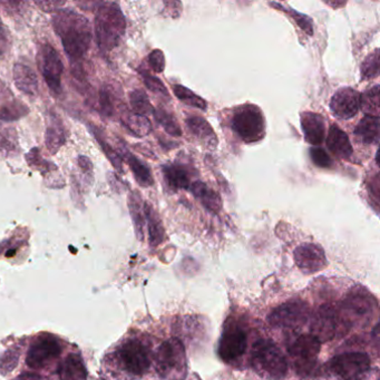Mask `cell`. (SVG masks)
<instances>
[{
    "instance_id": "cell-1",
    "label": "cell",
    "mask_w": 380,
    "mask_h": 380,
    "mask_svg": "<svg viewBox=\"0 0 380 380\" xmlns=\"http://www.w3.org/2000/svg\"><path fill=\"white\" fill-rule=\"evenodd\" d=\"M53 27L70 61L77 63L90 50L93 39L91 23L70 8L57 9L53 15Z\"/></svg>"
},
{
    "instance_id": "cell-2",
    "label": "cell",
    "mask_w": 380,
    "mask_h": 380,
    "mask_svg": "<svg viewBox=\"0 0 380 380\" xmlns=\"http://www.w3.org/2000/svg\"><path fill=\"white\" fill-rule=\"evenodd\" d=\"M98 48L108 53L121 43L126 30V21L121 7L116 3H103L96 9L94 19Z\"/></svg>"
},
{
    "instance_id": "cell-3",
    "label": "cell",
    "mask_w": 380,
    "mask_h": 380,
    "mask_svg": "<svg viewBox=\"0 0 380 380\" xmlns=\"http://www.w3.org/2000/svg\"><path fill=\"white\" fill-rule=\"evenodd\" d=\"M251 363L261 377L281 380L288 372V363L281 349L270 339H260L252 345Z\"/></svg>"
},
{
    "instance_id": "cell-4",
    "label": "cell",
    "mask_w": 380,
    "mask_h": 380,
    "mask_svg": "<svg viewBox=\"0 0 380 380\" xmlns=\"http://www.w3.org/2000/svg\"><path fill=\"white\" fill-rule=\"evenodd\" d=\"M156 372L162 380H184L187 359L184 345L179 338H171L160 345L154 356Z\"/></svg>"
},
{
    "instance_id": "cell-5",
    "label": "cell",
    "mask_w": 380,
    "mask_h": 380,
    "mask_svg": "<svg viewBox=\"0 0 380 380\" xmlns=\"http://www.w3.org/2000/svg\"><path fill=\"white\" fill-rule=\"evenodd\" d=\"M231 127L245 143H256L265 137V117L259 107L245 104L234 110Z\"/></svg>"
},
{
    "instance_id": "cell-6",
    "label": "cell",
    "mask_w": 380,
    "mask_h": 380,
    "mask_svg": "<svg viewBox=\"0 0 380 380\" xmlns=\"http://www.w3.org/2000/svg\"><path fill=\"white\" fill-rule=\"evenodd\" d=\"M37 61L44 81L50 92L55 95H61L64 63L59 53L52 45L43 44L38 49Z\"/></svg>"
},
{
    "instance_id": "cell-7",
    "label": "cell",
    "mask_w": 380,
    "mask_h": 380,
    "mask_svg": "<svg viewBox=\"0 0 380 380\" xmlns=\"http://www.w3.org/2000/svg\"><path fill=\"white\" fill-rule=\"evenodd\" d=\"M329 366L340 380H360L370 368V358L365 352H345L332 358Z\"/></svg>"
},
{
    "instance_id": "cell-8",
    "label": "cell",
    "mask_w": 380,
    "mask_h": 380,
    "mask_svg": "<svg viewBox=\"0 0 380 380\" xmlns=\"http://www.w3.org/2000/svg\"><path fill=\"white\" fill-rule=\"evenodd\" d=\"M118 357L126 372L133 376L141 377L150 369V348L140 340H127L118 350Z\"/></svg>"
},
{
    "instance_id": "cell-9",
    "label": "cell",
    "mask_w": 380,
    "mask_h": 380,
    "mask_svg": "<svg viewBox=\"0 0 380 380\" xmlns=\"http://www.w3.org/2000/svg\"><path fill=\"white\" fill-rule=\"evenodd\" d=\"M248 347L247 332L234 323L225 325L219 341V356L225 363H232L245 354Z\"/></svg>"
},
{
    "instance_id": "cell-10",
    "label": "cell",
    "mask_w": 380,
    "mask_h": 380,
    "mask_svg": "<svg viewBox=\"0 0 380 380\" xmlns=\"http://www.w3.org/2000/svg\"><path fill=\"white\" fill-rule=\"evenodd\" d=\"M61 345L55 337L44 334L35 340L27 352L26 363L29 368L39 370L49 366L61 354Z\"/></svg>"
},
{
    "instance_id": "cell-11",
    "label": "cell",
    "mask_w": 380,
    "mask_h": 380,
    "mask_svg": "<svg viewBox=\"0 0 380 380\" xmlns=\"http://www.w3.org/2000/svg\"><path fill=\"white\" fill-rule=\"evenodd\" d=\"M308 317V305L303 301H289L272 311L269 323L276 328L294 329L303 327Z\"/></svg>"
},
{
    "instance_id": "cell-12",
    "label": "cell",
    "mask_w": 380,
    "mask_h": 380,
    "mask_svg": "<svg viewBox=\"0 0 380 380\" xmlns=\"http://www.w3.org/2000/svg\"><path fill=\"white\" fill-rule=\"evenodd\" d=\"M294 263L303 274H314L327 265L325 251L314 243H303L294 252Z\"/></svg>"
},
{
    "instance_id": "cell-13",
    "label": "cell",
    "mask_w": 380,
    "mask_h": 380,
    "mask_svg": "<svg viewBox=\"0 0 380 380\" xmlns=\"http://www.w3.org/2000/svg\"><path fill=\"white\" fill-rule=\"evenodd\" d=\"M320 345L321 343L314 334H301L292 343L289 352L296 360L299 369H309L317 360Z\"/></svg>"
},
{
    "instance_id": "cell-14",
    "label": "cell",
    "mask_w": 380,
    "mask_h": 380,
    "mask_svg": "<svg viewBox=\"0 0 380 380\" xmlns=\"http://www.w3.org/2000/svg\"><path fill=\"white\" fill-rule=\"evenodd\" d=\"M360 108V94L350 87H343L334 93L330 101V110L339 120H350Z\"/></svg>"
},
{
    "instance_id": "cell-15",
    "label": "cell",
    "mask_w": 380,
    "mask_h": 380,
    "mask_svg": "<svg viewBox=\"0 0 380 380\" xmlns=\"http://www.w3.org/2000/svg\"><path fill=\"white\" fill-rule=\"evenodd\" d=\"M305 141L319 146L325 138V123L323 116L317 113L303 112L300 115Z\"/></svg>"
},
{
    "instance_id": "cell-16",
    "label": "cell",
    "mask_w": 380,
    "mask_h": 380,
    "mask_svg": "<svg viewBox=\"0 0 380 380\" xmlns=\"http://www.w3.org/2000/svg\"><path fill=\"white\" fill-rule=\"evenodd\" d=\"M372 303L374 298L365 289H354L345 299L343 308L348 311L350 316L361 319L369 317L370 314L372 316Z\"/></svg>"
},
{
    "instance_id": "cell-17",
    "label": "cell",
    "mask_w": 380,
    "mask_h": 380,
    "mask_svg": "<svg viewBox=\"0 0 380 380\" xmlns=\"http://www.w3.org/2000/svg\"><path fill=\"white\" fill-rule=\"evenodd\" d=\"M66 142V130L61 118L54 112H49L47 117L46 135L45 144L48 152L54 155Z\"/></svg>"
},
{
    "instance_id": "cell-18",
    "label": "cell",
    "mask_w": 380,
    "mask_h": 380,
    "mask_svg": "<svg viewBox=\"0 0 380 380\" xmlns=\"http://www.w3.org/2000/svg\"><path fill=\"white\" fill-rule=\"evenodd\" d=\"M162 173L167 187L172 191L187 190L191 187L192 171L182 163L163 165Z\"/></svg>"
},
{
    "instance_id": "cell-19",
    "label": "cell",
    "mask_w": 380,
    "mask_h": 380,
    "mask_svg": "<svg viewBox=\"0 0 380 380\" xmlns=\"http://www.w3.org/2000/svg\"><path fill=\"white\" fill-rule=\"evenodd\" d=\"M337 314L332 308H323L319 314L314 317L312 323V332L314 337H317L320 343L321 340H330L334 338L337 330Z\"/></svg>"
},
{
    "instance_id": "cell-20",
    "label": "cell",
    "mask_w": 380,
    "mask_h": 380,
    "mask_svg": "<svg viewBox=\"0 0 380 380\" xmlns=\"http://www.w3.org/2000/svg\"><path fill=\"white\" fill-rule=\"evenodd\" d=\"M12 78L18 90L29 96L38 93V78L36 72L26 64L16 63L12 68Z\"/></svg>"
},
{
    "instance_id": "cell-21",
    "label": "cell",
    "mask_w": 380,
    "mask_h": 380,
    "mask_svg": "<svg viewBox=\"0 0 380 380\" xmlns=\"http://www.w3.org/2000/svg\"><path fill=\"white\" fill-rule=\"evenodd\" d=\"M327 147L339 159H350L352 155V145L348 135L337 125H332L327 135Z\"/></svg>"
},
{
    "instance_id": "cell-22",
    "label": "cell",
    "mask_w": 380,
    "mask_h": 380,
    "mask_svg": "<svg viewBox=\"0 0 380 380\" xmlns=\"http://www.w3.org/2000/svg\"><path fill=\"white\" fill-rule=\"evenodd\" d=\"M190 187L192 194L201 202L202 205L207 210L211 211L213 213H219L222 209L221 198L213 189L207 187L205 182L201 181L193 182Z\"/></svg>"
},
{
    "instance_id": "cell-23",
    "label": "cell",
    "mask_w": 380,
    "mask_h": 380,
    "mask_svg": "<svg viewBox=\"0 0 380 380\" xmlns=\"http://www.w3.org/2000/svg\"><path fill=\"white\" fill-rule=\"evenodd\" d=\"M187 126L190 132L199 138L209 147H216L218 144V137L211 125L207 123V120L201 116L193 115L187 118Z\"/></svg>"
},
{
    "instance_id": "cell-24",
    "label": "cell",
    "mask_w": 380,
    "mask_h": 380,
    "mask_svg": "<svg viewBox=\"0 0 380 380\" xmlns=\"http://www.w3.org/2000/svg\"><path fill=\"white\" fill-rule=\"evenodd\" d=\"M120 118L127 130L136 136H145L152 131V125L149 118L137 115L125 106L120 108Z\"/></svg>"
},
{
    "instance_id": "cell-25",
    "label": "cell",
    "mask_w": 380,
    "mask_h": 380,
    "mask_svg": "<svg viewBox=\"0 0 380 380\" xmlns=\"http://www.w3.org/2000/svg\"><path fill=\"white\" fill-rule=\"evenodd\" d=\"M379 117L366 115L354 129V135L363 144H378L379 142Z\"/></svg>"
},
{
    "instance_id": "cell-26",
    "label": "cell",
    "mask_w": 380,
    "mask_h": 380,
    "mask_svg": "<svg viewBox=\"0 0 380 380\" xmlns=\"http://www.w3.org/2000/svg\"><path fill=\"white\" fill-rule=\"evenodd\" d=\"M121 156L122 159L125 160L127 165L130 167L133 175L135 178L138 184L143 187H149L153 185L154 180H153L150 167H147L143 162L140 161L135 155H133L132 153L127 151L126 149H122Z\"/></svg>"
},
{
    "instance_id": "cell-27",
    "label": "cell",
    "mask_w": 380,
    "mask_h": 380,
    "mask_svg": "<svg viewBox=\"0 0 380 380\" xmlns=\"http://www.w3.org/2000/svg\"><path fill=\"white\" fill-rule=\"evenodd\" d=\"M61 380H86L87 372L78 354H69L58 368Z\"/></svg>"
},
{
    "instance_id": "cell-28",
    "label": "cell",
    "mask_w": 380,
    "mask_h": 380,
    "mask_svg": "<svg viewBox=\"0 0 380 380\" xmlns=\"http://www.w3.org/2000/svg\"><path fill=\"white\" fill-rule=\"evenodd\" d=\"M145 219L147 220L149 228V239L152 247H158L164 240V227L162 225V220L155 209L151 203H144Z\"/></svg>"
},
{
    "instance_id": "cell-29",
    "label": "cell",
    "mask_w": 380,
    "mask_h": 380,
    "mask_svg": "<svg viewBox=\"0 0 380 380\" xmlns=\"http://www.w3.org/2000/svg\"><path fill=\"white\" fill-rule=\"evenodd\" d=\"M129 209H130L131 216H132L134 227H135L136 234L138 239H143L144 236V202L142 200L141 194L137 191H132L129 196Z\"/></svg>"
},
{
    "instance_id": "cell-30",
    "label": "cell",
    "mask_w": 380,
    "mask_h": 380,
    "mask_svg": "<svg viewBox=\"0 0 380 380\" xmlns=\"http://www.w3.org/2000/svg\"><path fill=\"white\" fill-rule=\"evenodd\" d=\"M90 129L92 130L93 135L96 138V141L98 142V144L102 147L104 154L106 155L107 159L110 160L111 164L115 167L116 170L123 172V159H122L121 154L114 150L110 143H107L102 130L93 126V125Z\"/></svg>"
},
{
    "instance_id": "cell-31",
    "label": "cell",
    "mask_w": 380,
    "mask_h": 380,
    "mask_svg": "<svg viewBox=\"0 0 380 380\" xmlns=\"http://www.w3.org/2000/svg\"><path fill=\"white\" fill-rule=\"evenodd\" d=\"M379 85L376 84L363 93V95H360V106L366 115L379 117Z\"/></svg>"
},
{
    "instance_id": "cell-32",
    "label": "cell",
    "mask_w": 380,
    "mask_h": 380,
    "mask_svg": "<svg viewBox=\"0 0 380 380\" xmlns=\"http://www.w3.org/2000/svg\"><path fill=\"white\" fill-rule=\"evenodd\" d=\"M29 113L28 107L19 101H8L0 106V122H15L21 120Z\"/></svg>"
},
{
    "instance_id": "cell-33",
    "label": "cell",
    "mask_w": 380,
    "mask_h": 380,
    "mask_svg": "<svg viewBox=\"0 0 380 380\" xmlns=\"http://www.w3.org/2000/svg\"><path fill=\"white\" fill-rule=\"evenodd\" d=\"M130 103L132 112L137 115L145 116L154 112L152 104L147 97L146 93L142 90H134L130 93Z\"/></svg>"
},
{
    "instance_id": "cell-34",
    "label": "cell",
    "mask_w": 380,
    "mask_h": 380,
    "mask_svg": "<svg viewBox=\"0 0 380 380\" xmlns=\"http://www.w3.org/2000/svg\"><path fill=\"white\" fill-rule=\"evenodd\" d=\"M153 114H154L155 121L164 129L167 134H170L171 136H175V137H180L182 135L181 127H180L176 118L172 114L167 112V111L162 110V108L154 110Z\"/></svg>"
},
{
    "instance_id": "cell-35",
    "label": "cell",
    "mask_w": 380,
    "mask_h": 380,
    "mask_svg": "<svg viewBox=\"0 0 380 380\" xmlns=\"http://www.w3.org/2000/svg\"><path fill=\"white\" fill-rule=\"evenodd\" d=\"M173 92L182 103L187 104L191 107H196L199 110H207V102L187 87L175 85V86H173Z\"/></svg>"
},
{
    "instance_id": "cell-36",
    "label": "cell",
    "mask_w": 380,
    "mask_h": 380,
    "mask_svg": "<svg viewBox=\"0 0 380 380\" xmlns=\"http://www.w3.org/2000/svg\"><path fill=\"white\" fill-rule=\"evenodd\" d=\"M361 79H372L378 77L379 75V50L374 49V53L365 58V61L361 64Z\"/></svg>"
},
{
    "instance_id": "cell-37",
    "label": "cell",
    "mask_w": 380,
    "mask_h": 380,
    "mask_svg": "<svg viewBox=\"0 0 380 380\" xmlns=\"http://www.w3.org/2000/svg\"><path fill=\"white\" fill-rule=\"evenodd\" d=\"M271 6L276 7V8L281 9L283 12H288L290 15L291 18L297 23L298 26L303 29L305 34H308L309 36L314 35V25H312V19L305 15L301 14V12H296L294 9H285V7L281 6L279 3H271Z\"/></svg>"
},
{
    "instance_id": "cell-38",
    "label": "cell",
    "mask_w": 380,
    "mask_h": 380,
    "mask_svg": "<svg viewBox=\"0 0 380 380\" xmlns=\"http://www.w3.org/2000/svg\"><path fill=\"white\" fill-rule=\"evenodd\" d=\"M142 77H143V82H144L145 86L154 93L156 95L162 96L163 98L170 99V94L167 92V87L164 86V84L160 81L159 78L155 76L151 75L145 70H140Z\"/></svg>"
},
{
    "instance_id": "cell-39",
    "label": "cell",
    "mask_w": 380,
    "mask_h": 380,
    "mask_svg": "<svg viewBox=\"0 0 380 380\" xmlns=\"http://www.w3.org/2000/svg\"><path fill=\"white\" fill-rule=\"evenodd\" d=\"M26 160L27 164H28L29 167H32V169H36V170L41 173L47 172V171H54L55 169H57L56 165L45 161V160L41 158V153H39L38 149H32V150L27 154Z\"/></svg>"
},
{
    "instance_id": "cell-40",
    "label": "cell",
    "mask_w": 380,
    "mask_h": 380,
    "mask_svg": "<svg viewBox=\"0 0 380 380\" xmlns=\"http://www.w3.org/2000/svg\"><path fill=\"white\" fill-rule=\"evenodd\" d=\"M98 105H99V111L105 117H113L115 113V107L113 103V96L111 94V91L107 87H103L98 93Z\"/></svg>"
},
{
    "instance_id": "cell-41",
    "label": "cell",
    "mask_w": 380,
    "mask_h": 380,
    "mask_svg": "<svg viewBox=\"0 0 380 380\" xmlns=\"http://www.w3.org/2000/svg\"><path fill=\"white\" fill-rule=\"evenodd\" d=\"M17 145V135L14 129H3L0 124V153L14 151Z\"/></svg>"
},
{
    "instance_id": "cell-42",
    "label": "cell",
    "mask_w": 380,
    "mask_h": 380,
    "mask_svg": "<svg viewBox=\"0 0 380 380\" xmlns=\"http://www.w3.org/2000/svg\"><path fill=\"white\" fill-rule=\"evenodd\" d=\"M310 158L314 162V165L321 169H329L332 167V160L328 155V153L325 152L321 147H311Z\"/></svg>"
},
{
    "instance_id": "cell-43",
    "label": "cell",
    "mask_w": 380,
    "mask_h": 380,
    "mask_svg": "<svg viewBox=\"0 0 380 380\" xmlns=\"http://www.w3.org/2000/svg\"><path fill=\"white\" fill-rule=\"evenodd\" d=\"M149 65L155 73H162L165 68L164 54L160 49H155L149 55Z\"/></svg>"
},
{
    "instance_id": "cell-44",
    "label": "cell",
    "mask_w": 380,
    "mask_h": 380,
    "mask_svg": "<svg viewBox=\"0 0 380 380\" xmlns=\"http://www.w3.org/2000/svg\"><path fill=\"white\" fill-rule=\"evenodd\" d=\"M9 47H10L9 34L7 32L6 27L3 25V21H1V18H0V57L6 55Z\"/></svg>"
},
{
    "instance_id": "cell-45",
    "label": "cell",
    "mask_w": 380,
    "mask_h": 380,
    "mask_svg": "<svg viewBox=\"0 0 380 380\" xmlns=\"http://www.w3.org/2000/svg\"><path fill=\"white\" fill-rule=\"evenodd\" d=\"M15 380H39V377H38L37 374L28 372V374H21L19 377L16 378Z\"/></svg>"
},
{
    "instance_id": "cell-46",
    "label": "cell",
    "mask_w": 380,
    "mask_h": 380,
    "mask_svg": "<svg viewBox=\"0 0 380 380\" xmlns=\"http://www.w3.org/2000/svg\"><path fill=\"white\" fill-rule=\"evenodd\" d=\"M328 3L329 6H332V7H339V6H345V3H343V1H340V3Z\"/></svg>"
}]
</instances>
